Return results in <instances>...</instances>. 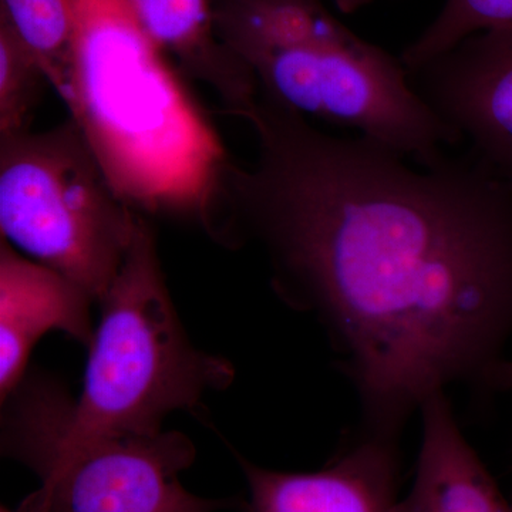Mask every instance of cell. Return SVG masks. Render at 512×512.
<instances>
[{"mask_svg": "<svg viewBox=\"0 0 512 512\" xmlns=\"http://www.w3.org/2000/svg\"><path fill=\"white\" fill-rule=\"evenodd\" d=\"M251 164L222 174V238L264 249L279 295L315 312L355 384L363 436L453 383L512 389V190L474 158L419 164L338 137L259 93Z\"/></svg>", "mask_w": 512, "mask_h": 512, "instance_id": "obj_1", "label": "cell"}, {"mask_svg": "<svg viewBox=\"0 0 512 512\" xmlns=\"http://www.w3.org/2000/svg\"><path fill=\"white\" fill-rule=\"evenodd\" d=\"M72 8L67 109L114 190L140 214L192 218L215 235L231 157L180 70L117 0H72Z\"/></svg>", "mask_w": 512, "mask_h": 512, "instance_id": "obj_2", "label": "cell"}, {"mask_svg": "<svg viewBox=\"0 0 512 512\" xmlns=\"http://www.w3.org/2000/svg\"><path fill=\"white\" fill-rule=\"evenodd\" d=\"M212 9L221 42L282 106L355 128L419 164L461 144L402 59L346 28L323 0H212Z\"/></svg>", "mask_w": 512, "mask_h": 512, "instance_id": "obj_3", "label": "cell"}, {"mask_svg": "<svg viewBox=\"0 0 512 512\" xmlns=\"http://www.w3.org/2000/svg\"><path fill=\"white\" fill-rule=\"evenodd\" d=\"M82 394L59 423L33 420L12 454L26 466L106 437L160 433L168 414L192 410L234 379L231 363L191 345L171 302L156 235L140 215L119 274L100 301Z\"/></svg>", "mask_w": 512, "mask_h": 512, "instance_id": "obj_4", "label": "cell"}, {"mask_svg": "<svg viewBox=\"0 0 512 512\" xmlns=\"http://www.w3.org/2000/svg\"><path fill=\"white\" fill-rule=\"evenodd\" d=\"M140 212L117 194L76 121L0 136L2 239L94 302L109 291Z\"/></svg>", "mask_w": 512, "mask_h": 512, "instance_id": "obj_5", "label": "cell"}, {"mask_svg": "<svg viewBox=\"0 0 512 512\" xmlns=\"http://www.w3.org/2000/svg\"><path fill=\"white\" fill-rule=\"evenodd\" d=\"M197 451L180 431L106 437L37 461L42 480L19 508L29 512H217L242 507L185 490Z\"/></svg>", "mask_w": 512, "mask_h": 512, "instance_id": "obj_6", "label": "cell"}, {"mask_svg": "<svg viewBox=\"0 0 512 512\" xmlns=\"http://www.w3.org/2000/svg\"><path fill=\"white\" fill-rule=\"evenodd\" d=\"M409 73L470 157L512 190V28L476 33Z\"/></svg>", "mask_w": 512, "mask_h": 512, "instance_id": "obj_7", "label": "cell"}, {"mask_svg": "<svg viewBox=\"0 0 512 512\" xmlns=\"http://www.w3.org/2000/svg\"><path fill=\"white\" fill-rule=\"evenodd\" d=\"M237 458L249 487L244 512H406L399 495V439L357 434L315 473L269 470Z\"/></svg>", "mask_w": 512, "mask_h": 512, "instance_id": "obj_8", "label": "cell"}, {"mask_svg": "<svg viewBox=\"0 0 512 512\" xmlns=\"http://www.w3.org/2000/svg\"><path fill=\"white\" fill-rule=\"evenodd\" d=\"M80 286L0 242V392L18 387L33 346L60 330L89 348L90 303Z\"/></svg>", "mask_w": 512, "mask_h": 512, "instance_id": "obj_9", "label": "cell"}, {"mask_svg": "<svg viewBox=\"0 0 512 512\" xmlns=\"http://www.w3.org/2000/svg\"><path fill=\"white\" fill-rule=\"evenodd\" d=\"M117 2L181 73L211 87L229 114L247 119L258 100V84L221 42L212 0Z\"/></svg>", "mask_w": 512, "mask_h": 512, "instance_id": "obj_10", "label": "cell"}, {"mask_svg": "<svg viewBox=\"0 0 512 512\" xmlns=\"http://www.w3.org/2000/svg\"><path fill=\"white\" fill-rule=\"evenodd\" d=\"M423 440L406 512H512L497 481L458 427L446 393L420 407Z\"/></svg>", "mask_w": 512, "mask_h": 512, "instance_id": "obj_11", "label": "cell"}, {"mask_svg": "<svg viewBox=\"0 0 512 512\" xmlns=\"http://www.w3.org/2000/svg\"><path fill=\"white\" fill-rule=\"evenodd\" d=\"M9 23L69 106L72 100L74 16L72 0H0Z\"/></svg>", "mask_w": 512, "mask_h": 512, "instance_id": "obj_12", "label": "cell"}, {"mask_svg": "<svg viewBox=\"0 0 512 512\" xmlns=\"http://www.w3.org/2000/svg\"><path fill=\"white\" fill-rule=\"evenodd\" d=\"M511 28L512 0H446L439 16L404 50L400 59L412 72L467 37Z\"/></svg>", "mask_w": 512, "mask_h": 512, "instance_id": "obj_13", "label": "cell"}, {"mask_svg": "<svg viewBox=\"0 0 512 512\" xmlns=\"http://www.w3.org/2000/svg\"><path fill=\"white\" fill-rule=\"evenodd\" d=\"M46 86L49 80L35 56L0 18V136L30 130Z\"/></svg>", "mask_w": 512, "mask_h": 512, "instance_id": "obj_14", "label": "cell"}, {"mask_svg": "<svg viewBox=\"0 0 512 512\" xmlns=\"http://www.w3.org/2000/svg\"><path fill=\"white\" fill-rule=\"evenodd\" d=\"M370 2H372V0H333V3L338 6L340 12L346 13V15L365 8Z\"/></svg>", "mask_w": 512, "mask_h": 512, "instance_id": "obj_15", "label": "cell"}, {"mask_svg": "<svg viewBox=\"0 0 512 512\" xmlns=\"http://www.w3.org/2000/svg\"><path fill=\"white\" fill-rule=\"evenodd\" d=\"M0 512H29V511L22 510V508H18V510L12 511V510H9V508H6L5 505H3V507L0 508Z\"/></svg>", "mask_w": 512, "mask_h": 512, "instance_id": "obj_16", "label": "cell"}, {"mask_svg": "<svg viewBox=\"0 0 512 512\" xmlns=\"http://www.w3.org/2000/svg\"><path fill=\"white\" fill-rule=\"evenodd\" d=\"M512 501V500H511Z\"/></svg>", "mask_w": 512, "mask_h": 512, "instance_id": "obj_17", "label": "cell"}]
</instances>
